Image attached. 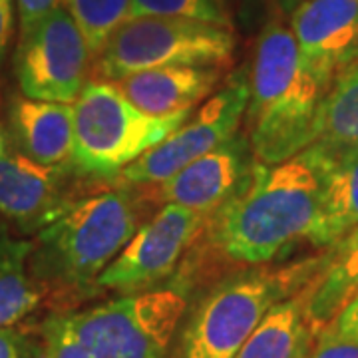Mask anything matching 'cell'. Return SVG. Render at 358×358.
Segmentation results:
<instances>
[{"mask_svg": "<svg viewBox=\"0 0 358 358\" xmlns=\"http://www.w3.org/2000/svg\"><path fill=\"white\" fill-rule=\"evenodd\" d=\"M16 10H18V24L20 34L28 32L30 28L44 20L50 13H54L58 6H62V0H14Z\"/></svg>", "mask_w": 358, "mask_h": 358, "instance_id": "obj_25", "label": "cell"}, {"mask_svg": "<svg viewBox=\"0 0 358 358\" xmlns=\"http://www.w3.org/2000/svg\"><path fill=\"white\" fill-rule=\"evenodd\" d=\"M185 310V293L164 287L54 313L40 324V358H167Z\"/></svg>", "mask_w": 358, "mask_h": 358, "instance_id": "obj_3", "label": "cell"}, {"mask_svg": "<svg viewBox=\"0 0 358 358\" xmlns=\"http://www.w3.org/2000/svg\"><path fill=\"white\" fill-rule=\"evenodd\" d=\"M92 54L80 28L58 6L34 28L20 34L14 74L22 96L42 102L74 103L88 82Z\"/></svg>", "mask_w": 358, "mask_h": 358, "instance_id": "obj_9", "label": "cell"}, {"mask_svg": "<svg viewBox=\"0 0 358 358\" xmlns=\"http://www.w3.org/2000/svg\"><path fill=\"white\" fill-rule=\"evenodd\" d=\"M308 358H358V345L329 336H317L315 348Z\"/></svg>", "mask_w": 358, "mask_h": 358, "instance_id": "obj_26", "label": "cell"}, {"mask_svg": "<svg viewBox=\"0 0 358 358\" xmlns=\"http://www.w3.org/2000/svg\"><path fill=\"white\" fill-rule=\"evenodd\" d=\"M219 66H166L143 70L114 82L143 114L167 117L207 98L221 82Z\"/></svg>", "mask_w": 358, "mask_h": 358, "instance_id": "obj_14", "label": "cell"}, {"mask_svg": "<svg viewBox=\"0 0 358 358\" xmlns=\"http://www.w3.org/2000/svg\"><path fill=\"white\" fill-rule=\"evenodd\" d=\"M14 0H0V64L6 56L14 32Z\"/></svg>", "mask_w": 358, "mask_h": 358, "instance_id": "obj_27", "label": "cell"}, {"mask_svg": "<svg viewBox=\"0 0 358 358\" xmlns=\"http://www.w3.org/2000/svg\"><path fill=\"white\" fill-rule=\"evenodd\" d=\"M324 259L327 251L285 267L257 265L227 275L193 308L176 358H235L268 310L301 293Z\"/></svg>", "mask_w": 358, "mask_h": 358, "instance_id": "obj_5", "label": "cell"}, {"mask_svg": "<svg viewBox=\"0 0 358 358\" xmlns=\"http://www.w3.org/2000/svg\"><path fill=\"white\" fill-rule=\"evenodd\" d=\"M72 108V169L106 179L117 178L124 167L166 140L192 115V110L167 117L143 114L108 80H88Z\"/></svg>", "mask_w": 358, "mask_h": 358, "instance_id": "obj_6", "label": "cell"}, {"mask_svg": "<svg viewBox=\"0 0 358 358\" xmlns=\"http://www.w3.org/2000/svg\"><path fill=\"white\" fill-rule=\"evenodd\" d=\"M317 141L329 148L358 143V56L333 78L327 90Z\"/></svg>", "mask_w": 358, "mask_h": 358, "instance_id": "obj_20", "label": "cell"}, {"mask_svg": "<svg viewBox=\"0 0 358 358\" xmlns=\"http://www.w3.org/2000/svg\"><path fill=\"white\" fill-rule=\"evenodd\" d=\"M138 193L112 189L70 201L38 233L30 257L34 279L66 293H84L140 229Z\"/></svg>", "mask_w": 358, "mask_h": 358, "instance_id": "obj_4", "label": "cell"}, {"mask_svg": "<svg viewBox=\"0 0 358 358\" xmlns=\"http://www.w3.org/2000/svg\"><path fill=\"white\" fill-rule=\"evenodd\" d=\"M301 58L322 84L358 56V0H307L291 13Z\"/></svg>", "mask_w": 358, "mask_h": 358, "instance_id": "obj_13", "label": "cell"}, {"mask_svg": "<svg viewBox=\"0 0 358 358\" xmlns=\"http://www.w3.org/2000/svg\"><path fill=\"white\" fill-rule=\"evenodd\" d=\"M327 90L303 62L293 30L271 22L257 40L249 68L245 112L255 162L275 166L317 141Z\"/></svg>", "mask_w": 358, "mask_h": 358, "instance_id": "obj_2", "label": "cell"}, {"mask_svg": "<svg viewBox=\"0 0 358 358\" xmlns=\"http://www.w3.org/2000/svg\"><path fill=\"white\" fill-rule=\"evenodd\" d=\"M32 251V241L0 235V329L18 324L44 296V287L28 275Z\"/></svg>", "mask_w": 358, "mask_h": 358, "instance_id": "obj_19", "label": "cell"}, {"mask_svg": "<svg viewBox=\"0 0 358 358\" xmlns=\"http://www.w3.org/2000/svg\"><path fill=\"white\" fill-rule=\"evenodd\" d=\"M183 18L231 28L229 8L225 0H131L129 18Z\"/></svg>", "mask_w": 358, "mask_h": 358, "instance_id": "obj_22", "label": "cell"}, {"mask_svg": "<svg viewBox=\"0 0 358 358\" xmlns=\"http://www.w3.org/2000/svg\"><path fill=\"white\" fill-rule=\"evenodd\" d=\"M129 6L131 0H62V8L80 28L92 58L128 20Z\"/></svg>", "mask_w": 358, "mask_h": 358, "instance_id": "obj_21", "label": "cell"}, {"mask_svg": "<svg viewBox=\"0 0 358 358\" xmlns=\"http://www.w3.org/2000/svg\"><path fill=\"white\" fill-rule=\"evenodd\" d=\"M303 2H307V0H281L282 8L287 10V13H293L296 6H301Z\"/></svg>", "mask_w": 358, "mask_h": 358, "instance_id": "obj_28", "label": "cell"}, {"mask_svg": "<svg viewBox=\"0 0 358 358\" xmlns=\"http://www.w3.org/2000/svg\"><path fill=\"white\" fill-rule=\"evenodd\" d=\"M357 293L358 227L346 233L341 241L327 247L324 265L305 289V310L317 336Z\"/></svg>", "mask_w": 358, "mask_h": 358, "instance_id": "obj_17", "label": "cell"}, {"mask_svg": "<svg viewBox=\"0 0 358 358\" xmlns=\"http://www.w3.org/2000/svg\"><path fill=\"white\" fill-rule=\"evenodd\" d=\"M331 150L333 164L307 239L315 247H331L358 227V143Z\"/></svg>", "mask_w": 358, "mask_h": 358, "instance_id": "obj_16", "label": "cell"}, {"mask_svg": "<svg viewBox=\"0 0 358 358\" xmlns=\"http://www.w3.org/2000/svg\"><path fill=\"white\" fill-rule=\"evenodd\" d=\"M64 169L34 162L0 124V215L26 231L46 227L70 203Z\"/></svg>", "mask_w": 358, "mask_h": 358, "instance_id": "obj_12", "label": "cell"}, {"mask_svg": "<svg viewBox=\"0 0 358 358\" xmlns=\"http://www.w3.org/2000/svg\"><path fill=\"white\" fill-rule=\"evenodd\" d=\"M42 336L38 331L10 324L0 329V358H40Z\"/></svg>", "mask_w": 358, "mask_h": 358, "instance_id": "obj_23", "label": "cell"}, {"mask_svg": "<svg viewBox=\"0 0 358 358\" xmlns=\"http://www.w3.org/2000/svg\"><path fill=\"white\" fill-rule=\"evenodd\" d=\"M307 289V287H305ZM305 289L277 303L235 358H308L317 334L307 319Z\"/></svg>", "mask_w": 358, "mask_h": 358, "instance_id": "obj_18", "label": "cell"}, {"mask_svg": "<svg viewBox=\"0 0 358 358\" xmlns=\"http://www.w3.org/2000/svg\"><path fill=\"white\" fill-rule=\"evenodd\" d=\"M249 102V66L233 70L221 88L176 128L166 140L120 171V179L134 187H154L164 183L197 157L213 152L237 136Z\"/></svg>", "mask_w": 358, "mask_h": 358, "instance_id": "obj_8", "label": "cell"}, {"mask_svg": "<svg viewBox=\"0 0 358 358\" xmlns=\"http://www.w3.org/2000/svg\"><path fill=\"white\" fill-rule=\"evenodd\" d=\"M331 164L333 150L320 141L275 166L255 162L243 189L205 219L195 239L201 259L257 267L308 239Z\"/></svg>", "mask_w": 358, "mask_h": 358, "instance_id": "obj_1", "label": "cell"}, {"mask_svg": "<svg viewBox=\"0 0 358 358\" xmlns=\"http://www.w3.org/2000/svg\"><path fill=\"white\" fill-rule=\"evenodd\" d=\"M237 40L231 28L183 18H131L94 56V80L122 78L166 66L231 64Z\"/></svg>", "mask_w": 358, "mask_h": 358, "instance_id": "obj_7", "label": "cell"}, {"mask_svg": "<svg viewBox=\"0 0 358 358\" xmlns=\"http://www.w3.org/2000/svg\"><path fill=\"white\" fill-rule=\"evenodd\" d=\"M255 167L249 140L233 136L213 152L197 157L164 183L154 185V197L209 217L247 185Z\"/></svg>", "mask_w": 358, "mask_h": 358, "instance_id": "obj_11", "label": "cell"}, {"mask_svg": "<svg viewBox=\"0 0 358 358\" xmlns=\"http://www.w3.org/2000/svg\"><path fill=\"white\" fill-rule=\"evenodd\" d=\"M205 219L187 207L164 203L100 273L96 287L120 294L154 289L176 273L183 253L193 247L203 229Z\"/></svg>", "mask_w": 358, "mask_h": 358, "instance_id": "obj_10", "label": "cell"}, {"mask_svg": "<svg viewBox=\"0 0 358 358\" xmlns=\"http://www.w3.org/2000/svg\"><path fill=\"white\" fill-rule=\"evenodd\" d=\"M8 131L16 145L48 167H72L74 108L16 96L8 108Z\"/></svg>", "mask_w": 358, "mask_h": 358, "instance_id": "obj_15", "label": "cell"}, {"mask_svg": "<svg viewBox=\"0 0 358 358\" xmlns=\"http://www.w3.org/2000/svg\"><path fill=\"white\" fill-rule=\"evenodd\" d=\"M319 336H329V338H338L358 345V293L341 308V313L322 329Z\"/></svg>", "mask_w": 358, "mask_h": 358, "instance_id": "obj_24", "label": "cell"}]
</instances>
